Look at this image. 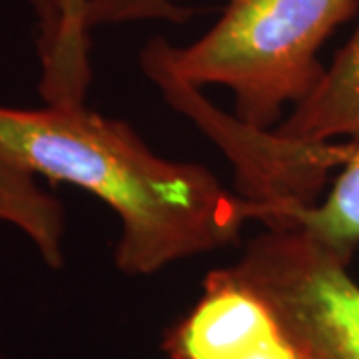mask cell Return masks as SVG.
<instances>
[{"label": "cell", "instance_id": "8992f818", "mask_svg": "<svg viewBox=\"0 0 359 359\" xmlns=\"http://www.w3.org/2000/svg\"><path fill=\"white\" fill-rule=\"evenodd\" d=\"M0 224L22 231L48 268L65 266V205L40 188L34 174L4 156H0Z\"/></svg>", "mask_w": 359, "mask_h": 359}, {"label": "cell", "instance_id": "277c9868", "mask_svg": "<svg viewBox=\"0 0 359 359\" xmlns=\"http://www.w3.org/2000/svg\"><path fill=\"white\" fill-rule=\"evenodd\" d=\"M170 359H306L278 311L230 268L205 276L204 294L168 330Z\"/></svg>", "mask_w": 359, "mask_h": 359}, {"label": "cell", "instance_id": "52a82bcc", "mask_svg": "<svg viewBox=\"0 0 359 359\" xmlns=\"http://www.w3.org/2000/svg\"><path fill=\"white\" fill-rule=\"evenodd\" d=\"M192 16L190 8L180 6L176 0H86L84 25L86 28L114 26L142 20H168L182 25Z\"/></svg>", "mask_w": 359, "mask_h": 359}, {"label": "cell", "instance_id": "3957f363", "mask_svg": "<svg viewBox=\"0 0 359 359\" xmlns=\"http://www.w3.org/2000/svg\"><path fill=\"white\" fill-rule=\"evenodd\" d=\"M230 269L268 299L306 359H359V283L349 262L295 230H266Z\"/></svg>", "mask_w": 359, "mask_h": 359}, {"label": "cell", "instance_id": "5b68a950", "mask_svg": "<svg viewBox=\"0 0 359 359\" xmlns=\"http://www.w3.org/2000/svg\"><path fill=\"white\" fill-rule=\"evenodd\" d=\"M276 132L294 142L327 144L349 138L359 152V25L320 84L309 92Z\"/></svg>", "mask_w": 359, "mask_h": 359}, {"label": "cell", "instance_id": "ba28073f", "mask_svg": "<svg viewBox=\"0 0 359 359\" xmlns=\"http://www.w3.org/2000/svg\"><path fill=\"white\" fill-rule=\"evenodd\" d=\"M86 0H60V26L48 54L65 60L88 56V28L84 25Z\"/></svg>", "mask_w": 359, "mask_h": 359}, {"label": "cell", "instance_id": "30bf717a", "mask_svg": "<svg viewBox=\"0 0 359 359\" xmlns=\"http://www.w3.org/2000/svg\"><path fill=\"white\" fill-rule=\"evenodd\" d=\"M0 359H6V358H4V355H2V353H0Z\"/></svg>", "mask_w": 359, "mask_h": 359}, {"label": "cell", "instance_id": "9c48e42d", "mask_svg": "<svg viewBox=\"0 0 359 359\" xmlns=\"http://www.w3.org/2000/svg\"><path fill=\"white\" fill-rule=\"evenodd\" d=\"M32 11L39 18V50L40 58L44 54H48L52 48L56 34H58V26H60V0H30Z\"/></svg>", "mask_w": 359, "mask_h": 359}, {"label": "cell", "instance_id": "7a4b0ae2", "mask_svg": "<svg viewBox=\"0 0 359 359\" xmlns=\"http://www.w3.org/2000/svg\"><path fill=\"white\" fill-rule=\"evenodd\" d=\"M355 8L358 0H228L218 22L192 44L152 40L142 68L194 88L226 86L242 124L271 130L285 104H299L320 84L325 68L318 52Z\"/></svg>", "mask_w": 359, "mask_h": 359}, {"label": "cell", "instance_id": "6da1fadb", "mask_svg": "<svg viewBox=\"0 0 359 359\" xmlns=\"http://www.w3.org/2000/svg\"><path fill=\"white\" fill-rule=\"evenodd\" d=\"M0 156L110 205L122 228L114 262L128 276L228 248L254 219L250 202L214 172L158 156L130 124L84 102L0 106Z\"/></svg>", "mask_w": 359, "mask_h": 359}]
</instances>
